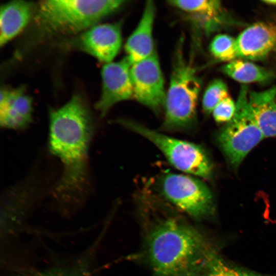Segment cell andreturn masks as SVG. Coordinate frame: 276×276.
I'll list each match as a JSON object with an SVG mask.
<instances>
[{"label":"cell","mask_w":276,"mask_h":276,"mask_svg":"<svg viewBox=\"0 0 276 276\" xmlns=\"http://www.w3.org/2000/svg\"><path fill=\"white\" fill-rule=\"evenodd\" d=\"M48 147L61 162V175L53 188L59 213L70 216L82 206L89 189L88 153L96 130L93 115L81 96L49 111Z\"/></svg>","instance_id":"cell-1"},{"label":"cell","mask_w":276,"mask_h":276,"mask_svg":"<svg viewBox=\"0 0 276 276\" xmlns=\"http://www.w3.org/2000/svg\"><path fill=\"white\" fill-rule=\"evenodd\" d=\"M146 252L155 276H197L215 255L198 230L174 217L160 219L152 227Z\"/></svg>","instance_id":"cell-2"},{"label":"cell","mask_w":276,"mask_h":276,"mask_svg":"<svg viewBox=\"0 0 276 276\" xmlns=\"http://www.w3.org/2000/svg\"><path fill=\"white\" fill-rule=\"evenodd\" d=\"M120 0H45L35 10L37 27L48 36L77 35L118 10Z\"/></svg>","instance_id":"cell-3"},{"label":"cell","mask_w":276,"mask_h":276,"mask_svg":"<svg viewBox=\"0 0 276 276\" xmlns=\"http://www.w3.org/2000/svg\"><path fill=\"white\" fill-rule=\"evenodd\" d=\"M183 47V39L181 38L173 56L164 109L162 128L169 131L188 130L196 122L201 81L193 60L186 58Z\"/></svg>","instance_id":"cell-4"},{"label":"cell","mask_w":276,"mask_h":276,"mask_svg":"<svg viewBox=\"0 0 276 276\" xmlns=\"http://www.w3.org/2000/svg\"><path fill=\"white\" fill-rule=\"evenodd\" d=\"M117 123L150 141L179 170L203 178L212 176V163L200 146L170 137L131 120L119 119Z\"/></svg>","instance_id":"cell-5"},{"label":"cell","mask_w":276,"mask_h":276,"mask_svg":"<svg viewBox=\"0 0 276 276\" xmlns=\"http://www.w3.org/2000/svg\"><path fill=\"white\" fill-rule=\"evenodd\" d=\"M264 136L254 118L246 87L240 90L233 118L219 132L217 141L229 163L238 168Z\"/></svg>","instance_id":"cell-6"},{"label":"cell","mask_w":276,"mask_h":276,"mask_svg":"<svg viewBox=\"0 0 276 276\" xmlns=\"http://www.w3.org/2000/svg\"><path fill=\"white\" fill-rule=\"evenodd\" d=\"M159 188L167 199L193 218L200 219L213 212L214 203L211 191L195 177L166 173L160 178Z\"/></svg>","instance_id":"cell-7"},{"label":"cell","mask_w":276,"mask_h":276,"mask_svg":"<svg viewBox=\"0 0 276 276\" xmlns=\"http://www.w3.org/2000/svg\"><path fill=\"white\" fill-rule=\"evenodd\" d=\"M130 76L133 97L155 113L165 109L164 80L155 51L147 58L132 64Z\"/></svg>","instance_id":"cell-8"},{"label":"cell","mask_w":276,"mask_h":276,"mask_svg":"<svg viewBox=\"0 0 276 276\" xmlns=\"http://www.w3.org/2000/svg\"><path fill=\"white\" fill-rule=\"evenodd\" d=\"M68 44L105 64L112 62L122 44L121 23L95 25L75 36Z\"/></svg>","instance_id":"cell-9"},{"label":"cell","mask_w":276,"mask_h":276,"mask_svg":"<svg viewBox=\"0 0 276 276\" xmlns=\"http://www.w3.org/2000/svg\"><path fill=\"white\" fill-rule=\"evenodd\" d=\"M131 65L125 57L120 61L105 63L102 67V92L95 104L101 117H104L116 103L133 97Z\"/></svg>","instance_id":"cell-10"},{"label":"cell","mask_w":276,"mask_h":276,"mask_svg":"<svg viewBox=\"0 0 276 276\" xmlns=\"http://www.w3.org/2000/svg\"><path fill=\"white\" fill-rule=\"evenodd\" d=\"M33 121V104L31 97L24 86L15 89H1L0 124L4 128L23 130Z\"/></svg>","instance_id":"cell-11"},{"label":"cell","mask_w":276,"mask_h":276,"mask_svg":"<svg viewBox=\"0 0 276 276\" xmlns=\"http://www.w3.org/2000/svg\"><path fill=\"white\" fill-rule=\"evenodd\" d=\"M236 41L238 57L261 59L276 47V24H254L244 30Z\"/></svg>","instance_id":"cell-12"},{"label":"cell","mask_w":276,"mask_h":276,"mask_svg":"<svg viewBox=\"0 0 276 276\" xmlns=\"http://www.w3.org/2000/svg\"><path fill=\"white\" fill-rule=\"evenodd\" d=\"M155 15L154 3L148 1L137 26L125 45L126 57L132 64L147 58L155 51L152 36Z\"/></svg>","instance_id":"cell-13"},{"label":"cell","mask_w":276,"mask_h":276,"mask_svg":"<svg viewBox=\"0 0 276 276\" xmlns=\"http://www.w3.org/2000/svg\"><path fill=\"white\" fill-rule=\"evenodd\" d=\"M34 4L22 0L10 1L0 10V45H5L26 26L35 12Z\"/></svg>","instance_id":"cell-14"},{"label":"cell","mask_w":276,"mask_h":276,"mask_svg":"<svg viewBox=\"0 0 276 276\" xmlns=\"http://www.w3.org/2000/svg\"><path fill=\"white\" fill-rule=\"evenodd\" d=\"M249 104L264 137L276 136V87L250 91Z\"/></svg>","instance_id":"cell-15"},{"label":"cell","mask_w":276,"mask_h":276,"mask_svg":"<svg viewBox=\"0 0 276 276\" xmlns=\"http://www.w3.org/2000/svg\"><path fill=\"white\" fill-rule=\"evenodd\" d=\"M221 70L235 80L244 83L267 82L273 77L269 70L241 59L228 62Z\"/></svg>","instance_id":"cell-16"},{"label":"cell","mask_w":276,"mask_h":276,"mask_svg":"<svg viewBox=\"0 0 276 276\" xmlns=\"http://www.w3.org/2000/svg\"><path fill=\"white\" fill-rule=\"evenodd\" d=\"M169 5L201 19L206 27L218 22L221 11V5L218 1H169Z\"/></svg>","instance_id":"cell-17"},{"label":"cell","mask_w":276,"mask_h":276,"mask_svg":"<svg viewBox=\"0 0 276 276\" xmlns=\"http://www.w3.org/2000/svg\"><path fill=\"white\" fill-rule=\"evenodd\" d=\"M210 50L221 61L230 62L238 57L236 39L226 34L216 35L210 44Z\"/></svg>","instance_id":"cell-18"},{"label":"cell","mask_w":276,"mask_h":276,"mask_svg":"<svg viewBox=\"0 0 276 276\" xmlns=\"http://www.w3.org/2000/svg\"><path fill=\"white\" fill-rule=\"evenodd\" d=\"M228 88L221 80L215 79L206 87L202 98V108L204 112L210 114L223 99L228 97Z\"/></svg>","instance_id":"cell-19"},{"label":"cell","mask_w":276,"mask_h":276,"mask_svg":"<svg viewBox=\"0 0 276 276\" xmlns=\"http://www.w3.org/2000/svg\"><path fill=\"white\" fill-rule=\"evenodd\" d=\"M197 276H258L233 267L214 255Z\"/></svg>","instance_id":"cell-20"},{"label":"cell","mask_w":276,"mask_h":276,"mask_svg":"<svg viewBox=\"0 0 276 276\" xmlns=\"http://www.w3.org/2000/svg\"><path fill=\"white\" fill-rule=\"evenodd\" d=\"M236 104L229 97L221 101L212 111L214 119L217 122H229L234 117Z\"/></svg>","instance_id":"cell-21"},{"label":"cell","mask_w":276,"mask_h":276,"mask_svg":"<svg viewBox=\"0 0 276 276\" xmlns=\"http://www.w3.org/2000/svg\"><path fill=\"white\" fill-rule=\"evenodd\" d=\"M263 2L267 5L276 6V0H264Z\"/></svg>","instance_id":"cell-22"}]
</instances>
